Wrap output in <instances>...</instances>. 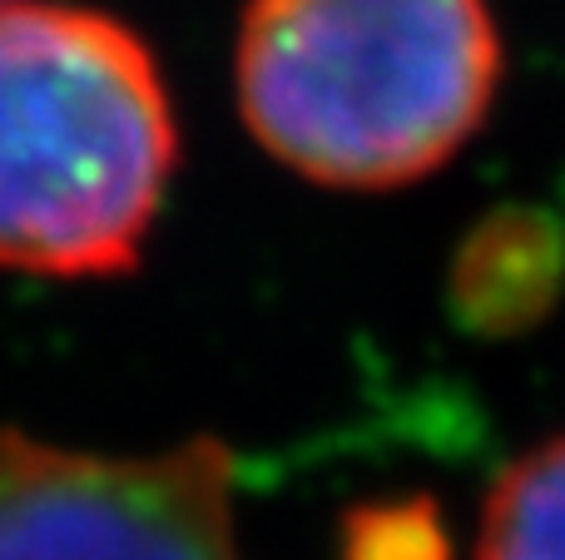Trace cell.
Listing matches in <instances>:
<instances>
[{
    "label": "cell",
    "instance_id": "4",
    "mask_svg": "<svg viewBox=\"0 0 565 560\" xmlns=\"http://www.w3.org/2000/svg\"><path fill=\"white\" fill-rule=\"evenodd\" d=\"M556 228L531 214H501L467 238L451 273V298L461 323L477 333H516L546 313V303L556 298Z\"/></svg>",
    "mask_w": 565,
    "mask_h": 560
},
{
    "label": "cell",
    "instance_id": "1",
    "mask_svg": "<svg viewBox=\"0 0 565 560\" xmlns=\"http://www.w3.org/2000/svg\"><path fill=\"white\" fill-rule=\"evenodd\" d=\"M254 139L322 189H402L497 105L487 0H248L234 50Z\"/></svg>",
    "mask_w": 565,
    "mask_h": 560
},
{
    "label": "cell",
    "instance_id": "3",
    "mask_svg": "<svg viewBox=\"0 0 565 560\" xmlns=\"http://www.w3.org/2000/svg\"><path fill=\"white\" fill-rule=\"evenodd\" d=\"M0 560H248L234 456L214 437L105 456L0 432Z\"/></svg>",
    "mask_w": 565,
    "mask_h": 560
},
{
    "label": "cell",
    "instance_id": "5",
    "mask_svg": "<svg viewBox=\"0 0 565 560\" xmlns=\"http://www.w3.org/2000/svg\"><path fill=\"white\" fill-rule=\"evenodd\" d=\"M477 560H565V432L521 452L491 482Z\"/></svg>",
    "mask_w": 565,
    "mask_h": 560
},
{
    "label": "cell",
    "instance_id": "2",
    "mask_svg": "<svg viewBox=\"0 0 565 560\" xmlns=\"http://www.w3.org/2000/svg\"><path fill=\"white\" fill-rule=\"evenodd\" d=\"M179 134L149 45L115 15L0 0V273L139 263Z\"/></svg>",
    "mask_w": 565,
    "mask_h": 560
},
{
    "label": "cell",
    "instance_id": "6",
    "mask_svg": "<svg viewBox=\"0 0 565 560\" xmlns=\"http://www.w3.org/2000/svg\"><path fill=\"white\" fill-rule=\"evenodd\" d=\"M441 536L422 506H387V511L352 516V560H437Z\"/></svg>",
    "mask_w": 565,
    "mask_h": 560
}]
</instances>
